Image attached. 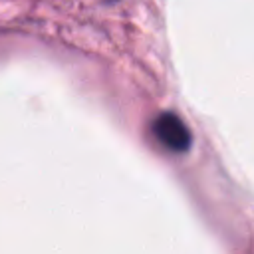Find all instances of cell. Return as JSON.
<instances>
[{
    "mask_svg": "<svg viewBox=\"0 0 254 254\" xmlns=\"http://www.w3.org/2000/svg\"><path fill=\"white\" fill-rule=\"evenodd\" d=\"M153 135L165 149L173 153H183L190 147V131L187 129L181 117L169 111L161 113L153 121Z\"/></svg>",
    "mask_w": 254,
    "mask_h": 254,
    "instance_id": "cell-1",
    "label": "cell"
}]
</instances>
